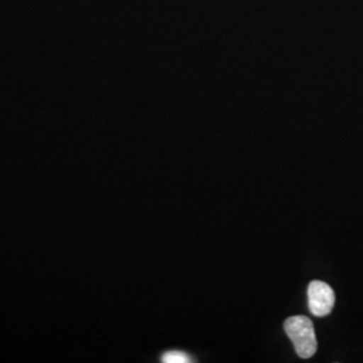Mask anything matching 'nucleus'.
Instances as JSON below:
<instances>
[{
  "label": "nucleus",
  "mask_w": 363,
  "mask_h": 363,
  "mask_svg": "<svg viewBox=\"0 0 363 363\" xmlns=\"http://www.w3.org/2000/svg\"><path fill=\"white\" fill-rule=\"evenodd\" d=\"M286 335L292 340L300 358H311L318 350L315 328L310 318L298 315L288 318L284 323Z\"/></svg>",
  "instance_id": "obj_1"
},
{
  "label": "nucleus",
  "mask_w": 363,
  "mask_h": 363,
  "mask_svg": "<svg viewBox=\"0 0 363 363\" xmlns=\"http://www.w3.org/2000/svg\"><path fill=\"white\" fill-rule=\"evenodd\" d=\"M335 304V294L334 289L327 283L313 280L308 286V307L310 311L318 316H327L333 311Z\"/></svg>",
  "instance_id": "obj_2"
},
{
  "label": "nucleus",
  "mask_w": 363,
  "mask_h": 363,
  "mask_svg": "<svg viewBox=\"0 0 363 363\" xmlns=\"http://www.w3.org/2000/svg\"><path fill=\"white\" fill-rule=\"evenodd\" d=\"M162 361L164 363H187L191 362L190 357L186 354V352H182V351H167L163 357H162Z\"/></svg>",
  "instance_id": "obj_3"
}]
</instances>
